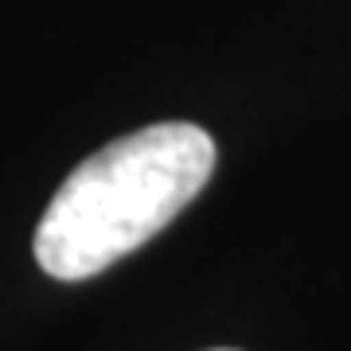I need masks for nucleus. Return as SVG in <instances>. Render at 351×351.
Listing matches in <instances>:
<instances>
[{"label":"nucleus","mask_w":351,"mask_h":351,"mask_svg":"<svg viewBox=\"0 0 351 351\" xmlns=\"http://www.w3.org/2000/svg\"><path fill=\"white\" fill-rule=\"evenodd\" d=\"M215 172L199 125L160 121L110 141L55 191L36 226V262L59 281H86L160 234Z\"/></svg>","instance_id":"nucleus-1"},{"label":"nucleus","mask_w":351,"mask_h":351,"mask_svg":"<svg viewBox=\"0 0 351 351\" xmlns=\"http://www.w3.org/2000/svg\"><path fill=\"white\" fill-rule=\"evenodd\" d=\"M215 351H234V348H215Z\"/></svg>","instance_id":"nucleus-2"}]
</instances>
